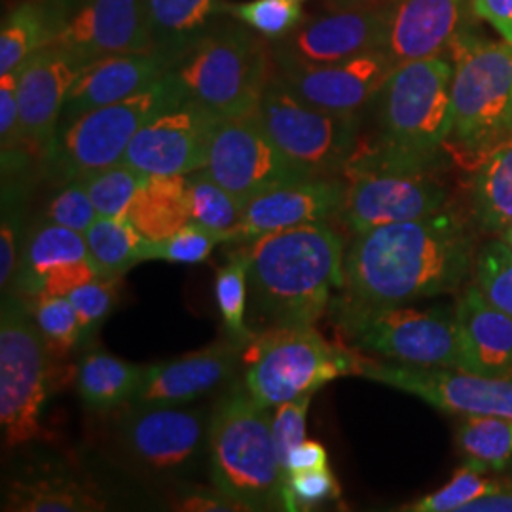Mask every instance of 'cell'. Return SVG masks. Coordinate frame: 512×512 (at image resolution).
I'll return each mask as SVG.
<instances>
[{"mask_svg":"<svg viewBox=\"0 0 512 512\" xmlns=\"http://www.w3.org/2000/svg\"><path fill=\"white\" fill-rule=\"evenodd\" d=\"M473 264V234L463 217L446 207L357 234L346 251L338 296L363 306L408 304L458 291Z\"/></svg>","mask_w":512,"mask_h":512,"instance_id":"obj_1","label":"cell"},{"mask_svg":"<svg viewBox=\"0 0 512 512\" xmlns=\"http://www.w3.org/2000/svg\"><path fill=\"white\" fill-rule=\"evenodd\" d=\"M245 251L255 332L315 325L344 289V239L327 222L262 236Z\"/></svg>","mask_w":512,"mask_h":512,"instance_id":"obj_2","label":"cell"},{"mask_svg":"<svg viewBox=\"0 0 512 512\" xmlns=\"http://www.w3.org/2000/svg\"><path fill=\"white\" fill-rule=\"evenodd\" d=\"M207 459L215 492L245 511H285L287 478L275 452L272 414L255 403L243 382L232 385L211 412Z\"/></svg>","mask_w":512,"mask_h":512,"instance_id":"obj_3","label":"cell"},{"mask_svg":"<svg viewBox=\"0 0 512 512\" xmlns=\"http://www.w3.org/2000/svg\"><path fill=\"white\" fill-rule=\"evenodd\" d=\"M452 76L448 55L399 63L378 93V137L357 150L414 164H440L452 133Z\"/></svg>","mask_w":512,"mask_h":512,"instance_id":"obj_4","label":"cell"},{"mask_svg":"<svg viewBox=\"0 0 512 512\" xmlns=\"http://www.w3.org/2000/svg\"><path fill=\"white\" fill-rule=\"evenodd\" d=\"M452 133L446 154L465 171L512 135V42L463 33L452 50Z\"/></svg>","mask_w":512,"mask_h":512,"instance_id":"obj_5","label":"cell"},{"mask_svg":"<svg viewBox=\"0 0 512 512\" xmlns=\"http://www.w3.org/2000/svg\"><path fill=\"white\" fill-rule=\"evenodd\" d=\"M186 101L169 73L145 90L118 103L90 110L57 129L44 152V171L55 184L71 183L110 165L120 164L133 137L156 114Z\"/></svg>","mask_w":512,"mask_h":512,"instance_id":"obj_6","label":"cell"},{"mask_svg":"<svg viewBox=\"0 0 512 512\" xmlns=\"http://www.w3.org/2000/svg\"><path fill=\"white\" fill-rule=\"evenodd\" d=\"M359 357L327 342L313 325L260 330L243 351V385L258 406L272 410L340 376L357 374Z\"/></svg>","mask_w":512,"mask_h":512,"instance_id":"obj_7","label":"cell"},{"mask_svg":"<svg viewBox=\"0 0 512 512\" xmlns=\"http://www.w3.org/2000/svg\"><path fill=\"white\" fill-rule=\"evenodd\" d=\"M329 311L353 348L403 365L461 368L456 310L448 306H363L336 296Z\"/></svg>","mask_w":512,"mask_h":512,"instance_id":"obj_8","label":"cell"},{"mask_svg":"<svg viewBox=\"0 0 512 512\" xmlns=\"http://www.w3.org/2000/svg\"><path fill=\"white\" fill-rule=\"evenodd\" d=\"M186 99L220 118L255 112L272 78L266 46L243 27L213 29L171 69Z\"/></svg>","mask_w":512,"mask_h":512,"instance_id":"obj_9","label":"cell"},{"mask_svg":"<svg viewBox=\"0 0 512 512\" xmlns=\"http://www.w3.org/2000/svg\"><path fill=\"white\" fill-rule=\"evenodd\" d=\"M342 179L346 196L340 215L355 234L429 217L446 209L450 200L440 164L399 162L355 150Z\"/></svg>","mask_w":512,"mask_h":512,"instance_id":"obj_10","label":"cell"},{"mask_svg":"<svg viewBox=\"0 0 512 512\" xmlns=\"http://www.w3.org/2000/svg\"><path fill=\"white\" fill-rule=\"evenodd\" d=\"M255 112L275 147L306 177H342L359 147L357 114L311 107L275 74Z\"/></svg>","mask_w":512,"mask_h":512,"instance_id":"obj_11","label":"cell"},{"mask_svg":"<svg viewBox=\"0 0 512 512\" xmlns=\"http://www.w3.org/2000/svg\"><path fill=\"white\" fill-rule=\"evenodd\" d=\"M48 351L27 300L2 293L0 310V425L8 448L42 433L48 395Z\"/></svg>","mask_w":512,"mask_h":512,"instance_id":"obj_12","label":"cell"},{"mask_svg":"<svg viewBox=\"0 0 512 512\" xmlns=\"http://www.w3.org/2000/svg\"><path fill=\"white\" fill-rule=\"evenodd\" d=\"M357 374L416 395L442 412L512 418V378H490L450 366L385 363L363 355Z\"/></svg>","mask_w":512,"mask_h":512,"instance_id":"obj_13","label":"cell"},{"mask_svg":"<svg viewBox=\"0 0 512 512\" xmlns=\"http://www.w3.org/2000/svg\"><path fill=\"white\" fill-rule=\"evenodd\" d=\"M203 171L243 207L275 186L308 179L275 147L256 112L220 122Z\"/></svg>","mask_w":512,"mask_h":512,"instance_id":"obj_14","label":"cell"},{"mask_svg":"<svg viewBox=\"0 0 512 512\" xmlns=\"http://www.w3.org/2000/svg\"><path fill=\"white\" fill-rule=\"evenodd\" d=\"M219 114L186 99L156 114L133 137L122 164L147 175H190L205 167Z\"/></svg>","mask_w":512,"mask_h":512,"instance_id":"obj_15","label":"cell"},{"mask_svg":"<svg viewBox=\"0 0 512 512\" xmlns=\"http://www.w3.org/2000/svg\"><path fill=\"white\" fill-rule=\"evenodd\" d=\"M207 406H131L120 420V440L135 463L156 473H179L200 458L209 439Z\"/></svg>","mask_w":512,"mask_h":512,"instance_id":"obj_16","label":"cell"},{"mask_svg":"<svg viewBox=\"0 0 512 512\" xmlns=\"http://www.w3.org/2000/svg\"><path fill=\"white\" fill-rule=\"evenodd\" d=\"M52 44L84 65L112 54L152 52L145 0H69Z\"/></svg>","mask_w":512,"mask_h":512,"instance_id":"obj_17","label":"cell"},{"mask_svg":"<svg viewBox=\"0 0 512 512\" xmlns=\"http://www.w3.org/2000/svg\"><path fill=\"white\" fill-rule=\"evenodd\" d=\"M389 6L348 8L304 21L277 40L275 65H327L384 48Z\"/></svg>","mask_w":512,"mask_h":512,"instance_id":"obj_18","label":"cell"},{"mask_svg":"<svg viewBox=\"0 0 512 512\" xmlns=\"http://www.w3.org/2000/svg\"><path fill=\"white\" fill-rule=\"evenodd\" d=\"M275 76L311 107L357 114L382 92L397 67L384 48L327 65H275Z\"/></svg>","mask_w":512,"mask_h":512,"instance_id":"obj_19","label":"cell"},{"mask_svg":"<svg viewBox=\"0 0 512 512\" xmlns=\"http://www.w3.org/2000/svg\"><path fill=\"white\" fill-rule=\"evenodd\" d=\"M95 277L99 272L84 234L46 220L25 239L8 291L23 300H33L42 293L67 296Z\"/></svg>","mask_w":512,"mask_h":512,"instance_id":"obj_20","label":"cell"},{"mask_svg":"<svg viewBox=\"0 0 512 512\" xmlns=\"http://www.w3.org/2000/svg\"><path fill=\"white\" fill-rule=\"evenodd\" d=\"M86 65L54 44L18 69L19 118L29 154L44 156L61 124L67 93Z\"/></svg>","mask_w":512,"mask_h":512,"instance_id":"obj_21","label":"cell"},{"mask_svg":"<svg viewBox=\"0 0 512 512\" xmlns=\"http://www.w3.org/2000/svg\"><path fill=\"white\" fill-rule=\"evenodd\" d=\"M243 351L245 346L228 338L183 357L145 366L143 382L129 404L150 408L194 403L234 378Z\"/></svg>","mask_w":512,"mask_h":512,"instance_id":"obj_22","label":"cell"},{"mask_svg":"<svg viewBox=\"0 0 512 512\" xmlns=\"http://www.w3.org/2000/svg\"><path fill=\"white\" fill-rule=\"evenodd\" d=\"M346 196L342 177H308L275 186L243 207L232 241L255 239L325 220L340 213Z\"/></svg>","mask_w":512,"mask_h":512,"instance_id":"obj_23","label":"cell"},{"mask_svg":"<svg viewBox=\"0 0 512 512\" xmlns=\"http://www.w3.org/2000/svg\"><path fill=\"white\" fill-rule=\"evenodd\" d=\"M469 10L471 0H393L384 50L397 65L450 55Z\"/></svg>","mask_w":512,"mask_h":512,"instance_id":"obj_24","label":"cell"},{"mask_svg":"<svg viewBox=\"0 0 512 512\" xmlns=\"http://www.w3.org/2000/svg\"><path fill=\"white\" fill-rule=\"evenodd\" d=\"M169 71V63L156 52H126L95 59L76 76L67 93L59 126L73 122L90 110L131 97L158 82Z\"/></svg>","mask_w":512,"mask_h":512,"instance_id":"obj_25","label":"cell"},{"mask_svg":"<svg viewBox=\"0 0 512 512\" xmlns=\"http://www.w3.org/2000/svg\"><path fill=\"white\" fill-rule=\"evenodd\" d=\"M461 368L490 376L512 378V317L494 306L475 285L456 304Z\"/></svg>","mask_w":512,"mask_h":512,"instance_id":"obj_26","label":"cell"},{"mask_svg":"<svg viewBox=\"0 0 512 512\" xmlns=\"http://www.w3.org/2000/svg\"><path fill=\"white\" fill-rule=\"evenodd\" d=\"M152 52L173 69L207 33L220 14L222 0H145Z\"/></svg>","mask_w":512,"mask_h":512,"instance_id":"obj_27","label":"cell"},{"mask_svg":"<svg viewBox=\"0 0 512 512\" xmlns=\"http://www.w3.org/2000/svg\"><path fill=\"white\" fill-rule=\"evenodd\" d=\"M69 0H23L0 27V74L14 73L38 50L50 46L67 18Z\"/></svg>","mask_w":512,"mask_h":512,"instance_id":"obj_28","label":"cell"},{"mask_svg":"<svg viewBox=\"0 0 512 512\" xmlns=\"http://www.w3.org/2000/svg\"><path fill=\"white\" fill-rule=\"evenodd\" d=\"M126 219L150 241L167 238L192 222L186 175H148Z\"/></svg>","mask_w":512,"mask_h":512,"instance_id":"obj_29","label":"cell"},{"mask_svg":"<svg viewBox=\"0 0 512 512\" xmlns=\"http://www.w3.org/2000/svg\"><path fill=\"white\" fill-rule=\"evenodd\" d=\"M473 173L471 205L476 222L501 234L512 224V135L495 145Z\"/></svg>","mask_w":512,"mask_h":512,"instance_id":"obj_30","label":"cell"},{"mask_svg":"<svg viewBox=\"0 0 512 512\" xmlns=\"http://www.w3.org/2000/svg\"><path fill=\"white\" fill-rule=\"evenodd\" d=\"M145 366L126 363L109 353L97 351L82 359L76 387L88 410L110 412L133 401L143 382Z\"/></svg>","mask_w":512,"mask_h":512,"instance_id":"obj_31","label":"cell"},{"mask_svg":"<svg viewBox=\"0 0 512 512\" xmlns=\"http://www.w3.org/2000/svg\"><path fill=\"white\" fill-rule=\"evenodd\" d=\"M107 501L97 490L71 476L48 475L12 484L4 511L95 512L105 511Z\"/></svg>","mask_w":512,"mask_h":512,"instance_id":"obj_32","label":"cell"},{"mask_svg":"<svg viewBox=\"0 0 512 512\" xmlns=\"http://www.w3.org/2000/svg\"><path fill=\"white\" fill-rule=\"evenodd\" d=\"M84 238L101 277H122L145 262L148 239L126 217H97Z\"/></svg>","mask_w":512,"mask_h":512,"instance_id":"obj_33","label":"cell"},{"mask_svg":"<svg viewBox=\"0 0 512 512\" xmlns=\"http://www.w3.org/2000/svg\"><path fill=\"white\" fill-rule=\"evenodd\" d=\"M456 442L467 465L478 471H501L512 459V418L465 416Z\"/></svg>","mask_w":512,"mask_h":512,"instance_id":"obj_34","label":"cell"},{"mask_svg":"<svg viewBox=\"0 0 512 512\" xmlns=\"http://www.w3.org/2000/svg\"><path fill=\"white\" fill-rule=\"evenodd\" d=\"M247 270L249 258L247 251L239 249L228 258V264L222 266L215 277V300L219 306L224 329L228 338L236 340L241 346H249L255 338V330L249 329L245 323L247 310Z\"/></svg>","mask_w":512,"mask_h":512,"instance_id":"obj_35","label":"cell"},{"mask_svg":"<svg viewBox=\"0 0 512 512\" xmlns=\"http://www.w3.org/2000/svg\"><path fill=\"white\" fill-rule=\"evenodd\" d=\"M190 217L194 222L226 234H232L243 215V205L226 188L215 183L203 169L186 175Z\"/></svg>","mask_w":512,"mask_h":512,"instance_id":"obj_36","label":"cell"},{"mask_svg":"<svg viewBox=\"0 0 512 512\" xmlns=\"http://www.w3.org/2000/svg\"><path fill=\"white\" fill-rule=\"evenodd\" d=\"M27 302L50 359H65L78 344H82L80 321L67 296L42 293Z\"/></svg>","mask_w":512,"mask_h":512,"instance_id":"obj_37","label":"cell"},{"mask_svg":"<svg viewBox=\"0 0 512 512\" xmlns=\"http://www.w3.org/2000/svg\"><path fill=\"white\" fill-rule=\"evenodd\" d=\"M147 179V173L120 162L90 173L80 181L86 186L99 217H126L129 205Z\"/></svg>","mask_w":512,"mask_h":512,"instance_id":"obj_38","label":"cell"},{"mask_svg":"<svg viewBox=\"0 0 512 512\" xmlns=\"http://www.w3.org/2000/svg\"><path fill=\"white\" fill-rule=\"evenodd\" d=\"M224 14L238 19L260 37L283 40L304 23L300 0H245L238 4L224 2Z\"/></svg>","mask_w":512,"mask_h":512,"instance_id":"obj_39","label":"cell"},{"mask_svg":"<svg viewBox=\"0 0 512 512\" xmlns=\"http://www.w3.org/2000/svg\"><path fill=\"white\" fill-rule=\"evenodd\" d=\"M224 241H230L226 234L211 230L192 220L167 238L156 241L148 239L145 262L165 260L173 264H200L205 262L213 253V249Z\"/></svg>","mask_w":512,"mask_h":512,"instance_id":"obj_40","label":"cell"},{"mask_svg":"<svg viewBox=\"0 0 512 512\" xmlns=\"http://www.w3.org/2000/svg\"><path fill=\"white\" fill-rule=\"evenodd\" d=\"M475 277L482 294L512 317V249L503 239H492L480 247Z\"/></svg>","mask_w":512,"mask_h":512,"instance_id":"obj_41","label":"cell"},{"mask_svg":"<svg viewBox=\"0 0 512 512\" xmlns=\"http://www.w3.org/2000/svg\"><path fill=\"white\" fill-rule=\"evenodd\" d=\"M501 490L499 482L490 480L482 476V471H478L471 465H463L458 469L452 480L437 490L435 494L425 495L406 507L404 511L412 512H450L461 511L465 505L475 501L482 495L492 494Z\"/></svg>","mask_w":512,"mask_h":512,"instance_id":"obj_42","label":"cell"},{"mask_svg":"<svg viewBox=\"0 0 512 512\" xmlns=\"http://www.w3.org/2000/svg\"><path fill=\"white\" fill-rule=\"evenodd\" d=\"M122 289V277H95L67 294L82 329V344L92 340L107 321Z\"/></svg>","mask_w":512,"mask_h":512,"instance_id":"obj_43","label":"cell"},{"mask_svg":"<svg viewBox=\"0 0 512 512\" xmlns=\"http://www.w3.org/2000/svg\"><path fill=\"white\" fill-rule=\"evenodd\" d=\"M340 497V486L330 467L287 476L283 490L285 511H310Z\"/></svg>","mask_w":512,"mask_h":512,"instance_id":"obj_44","label":"cell"},{"mask_svg":"<svg viewBox=\"0 0 512 512\" xmlns=\"http://www.w3.org/2000/svg\"><path fill=\"white\" fill-rule=\"evenodd\" d=\"M315 393L300 395L293 401L275 406L272 414V433H274L275 452L279 465L287 478V465L294 448L306 440V418L308 408Z\"/></svg>","mask_w":512,"mask_h":512,"instance_id":"obj_45","label":"cell"},{"mask_svg":"<svg viewBox=\"0 0 512 512\" xmlns=\"http://www.w3.org/2000/svg\"><path fill=\"white\" fill-rule=\"evenodd\" d=\"M2 228H0V287L2 293L8 291L16 268H18L19 232L23 213L18 207L21 203V190L14 183H2Z\"/></svg>","mask_w":512,"mask_h":512,"instance_id":"obj_46","label":"cell"},{"mask_svg":"<svg viewBox=\"0 0 512 512\" xmlns=\"http://www.w3.org/2000/svg\"><path fill=\"white\" fill-rule=\"evenodd\" d=\"M97 217L99 215L88 196V190L80 179L63 184L46 209V220L80 234H86Z\"/></svg>","mask_w":512,"mask_h":512,"instance_id":"obj_47","label":"cell"},{"mask_svg":"<svg viewBox=\"0 0 512 512\" xmlns=\"http://www.w3.org/2000/svg\"><path fill=\"white\" fill-rule=\"evenodd\" d=\"M0 148L2 154L27 150L19 118L18 71L0 74Z\"/></svg>","mask_w":512,"mask_h":512,"instance_id":"obj_48","label":"cell"},{"mask_svg":"<svg viewBox=\"0 0 512 512\" xmlns=\"http://www.w3.org/2000/svg\"><path fill=\"white\" fill-rule=\"evenodd\" d=\"M471 12L490 23L503 40L512 42V0H471Z\"/></svg>","mask_w":512,"mask_h":512,"instance_id":"obj_49","label":"cell"},{"mask_svg":"<svg viewBox=\"0 0 512 512\" xmlns=\"http://www.w3.org/2000/svg\"><path fill=\"white\" fill-rule=\"evenodd\" d=\"M329 467V454L325 446L317 440H304L300 446H296L289 458L287 476L304 471H317Z\"/></svg>","mask_w":512,"mask_h":512,"instance_id":"obj_50","label":"cell"},{"mask_svg":"<svg viewBox=\"0 0 512 512\" xmlns=\"http://www.w3.org/2000/svg\"><path fill=\"white\" fill-rule=\"evenodd\" d=\"M177 511L190 512H234L245 511L238 501L226 497L224 494H194L184 497L183 501L175 507Z\"/></svg>","mask_w":512,"mask_h":512,"instance_id":"obj_51","label":"cell"},{"mask_svg":"<svg viewBox=\"0 0 512 512\" xmlns=\"http://www.w3.org/2000/svg\"><path fill=\"white\" fill-rule=\"evenodd\" d=\"M461 511L465 512H512V492L497 490L492 494L482 495Z\"/></svg>","mask_w":512,"mask_h":512,"instance_id":"obj_52","label":"cell"},{"mask_svg":"<svg viewBox=\"0 0 512 512\" xmlns=\"http://www.w3.org/2000/svg\"><path fill=\"white\" fill-rule=\"evenodd\" d=\"M501 239H503V241H505V243H507V245L512 249V224L511 226H507V228L501 232Z\"/></svg>","mask_w":512,"mask_h":512,"instance_id":"obj_53","label":"cell"},{"mask_svg":"<svg viewBox=\"0 0 512 512\" xmlns=\"http://www.w3.org/2000/svg\"><path fill=\"white\" fill-rule=\"evenodd\" d=\"M300 2H304V0H300Z\"/></svg>","mask_w":512,"mask_h":512,"instance_id":"obj_54","label":"cell"}]
</instances>
